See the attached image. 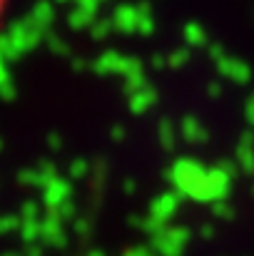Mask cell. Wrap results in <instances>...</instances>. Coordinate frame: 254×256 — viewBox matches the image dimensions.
I'll return each mask as SVG.
<instances>
[{
    "label": "cell",
    "mask_w": 254,
    "mask_h": 256,
    "mask_svg": "<svg viewBox=\"0 0 254 256\" xmlns=\"http://www.w3.org/2000/svg\"><path fill=\"white\" fill-rule=\"evenodd\" d=\"M5 5H8V0H0V22H3V15H5Z\"/></svg>",
    "instance_id": "6da1fadb"
}]
</instances>
